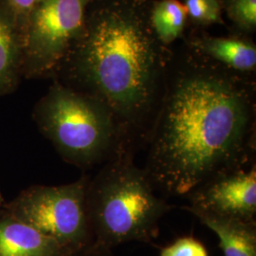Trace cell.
<instances>
[{
  "mask_svg": "<svg viewBox=\"0 0 256 256\" xmlns=\"http://www.w3.org/2000/svg\"><path fill=\"white\" fill-rule=\"evenodd\" d=\"M152 0H93L82 36L54 81L102 102L137 153L155 118L173 52L150 26Z\"/></svg>",
  "mask_w": 256,
  "mask_h": 256,
  "instance_id": "2",
  "label": "cell"
},
{
  "mask_svg": "<svg viewBox=\"0 0 256 256\" xmlns=\"http://www.w3.org/2000/svg\"><path fill=\"white\" fill-rule=\"evenodd\" d=\"M93 0H42L28 19L23 78L54 80L82 36Z\"/></svg>",
  "mask_w": 256,
  "mask_h": 256,
  "instance_id": "6",
  "label": "cell"
},
{
  "mask_svg": "<svg viewBox=\"0 0 256 256\" xmlns=\"http://www.w3.org/2000/svg\"><path fill=\"white\" fill-rule=\"evenodd\" d=\"M185 46L230 72L256 79V45L250 37L212 36L196 28L185 37Z\"/></svg>",
  "mask_w": 256,
  "mask_h": 256,
  "instance_id": "8",
  "label": "cell"
},
{
  "mask_svg": "<svg viewBox=\"0 0 256 256\" xmlns=\"http://www.w3.org/2000/svg\"><path fill=\"white\" fill-rule=\"evenodd\" d=\"M187 10L189 25L205 28L214 25L225 26L221 0H183Z\"/></svg>",
  "mask_w": 256,
  "mask_h": 256,
  "instance_id": "14",
  "label": "cell"
},
{
  "mask_svg": "<svg viewBox=\"0 0 256 256\" xmlns=\"http://www.w3.org/2000/svg\"><path fill=\"white\" fill-rule=\"evenodd\" d=\"M90 178L61 186H32L6 206V214L54 239L66 252L92 245L86 192Z\"/></svg>",
  "mask_w": 256,
  "mask_h": 256,
  "instance_id": "5",
  "label": "cell"
},
{
  "mask_svg": "<svg viewBox=\"0 0 256 256\" xmlns=\"http://www.w3.org/2000/svg\"><path fill=\"white\" fill-rule=\"evenodd\" d=\"M187 212L216 234L224 256H256V222Z\"/></svg>",
  "mask_w": 256,
  "mask_h": 256,
  "instance_id": "11",
  "label": "cell"
},
{
  "mask_svg": "<svg viewBox=\"0 0 256 256\" xmlns=\"http://www.w3.org/2000/svg\"><path fill=\"white\" fill-rule=\"evenodd\" d=\"M160 256H209V252L200 240L183 236L162 248Z\"/></svg>",
  "mask_w": 256,
  "mask_h": 256,
  "instance_id": "15",
  "label": "cell"
},
{
  "mask_svg": "<svg viewBox=\"0 0 256 256\" xmlns=\"http://www.w3.org/2000/svg\"><path fill=\"white\" fill-rule=\"evenodd\" d=\"M24 34L7 0H0V97L18 90L23 79Z\"/></svg>",
  "mask_w": 256,
  "mask_h": 256,
  "instance_id": "9",
  "label": "cell"
},
{
  "mask_svg": "<svg viewBox=\"0 0 256 256\" xmlns=\"http://www.w3.org/2000/svg\"><path fill=\"white\" fill-rule=\"evenodd\" d=\"M34 120L59 155L84 171L124 152L136 154L102 102L57 81L37 102Z\"/></svg>",
  "mask_w": 256,
  "mask_h": 256,
  "instance_id": "4",
  "label": "cell"
},
{
  "mask_svg": "<svg viewBox=\"0 0 256 256\" xmlns=\"http://www.w3.org/2000/svg\"><path fill=\"white\" fill-rule=\"evenodd\" d=\"M223 12L232 24L234 34L250 37L256 32V0H221Z\"/></svg>",
  "mask_w": 256,
  "mask_h": 256,
  "instance_id": "13",
  "label": "cell"
},
{
  "mask_svg": "<svg viewBox=\"0 0 256 256\" xmlns=\"http://www.w3.org/2000/svg\"><path fill=\"white\" fill-rule=\"evenodd\" d=\"M61 256H115L113 254V250H104L101 248L95 247V246H90L84 248L80 250L66 254Z\"/></svg>",
  "mask_w": 256,
  "mask_h": 256,
  "instance_id": "17",
  "label": "cell"
},
{
  "mask_svg": "<svg viewBox=\"0 0 256 256\" xmlns=\"http://www.w3.org/2000/svg\"><path fill=\"white\" fill-rule=\"evenodd\" d=\"M135 155L120 153L90 180L86 209L95 247L113 250L129 242L151 244L172 209L156 194L144 169L135 164Z\"/></svg>",
  "mask_w": 256,
  "mask_h": 256,
  "instance_id": "3",
  "label": "cell"
},
{
  "mask_svg": "<svg viewBox=\"0 0 256 256\" xmlns=\"http://www.w3.org/2000/svg\"><path fill=\"white\" fill-rule=\"evenodd\" d=\"M149 22L156 38L166 48L184 38L189 26L187 10L180 0H152Z\"/></svg>",
  "mask_w": 256,
  "mask_h": 256,
  "instance_id": "12",
  "label": "cell"
},
{
  "mask_svg": "<svg viewBox=\"0 0 256 256\" xmlns=\"http://www.w3.org/2000/svg\"><path fill=\"white\" fill-rule=\"evenodd\" d=\"M183 210L256 222V164L232 171L202 184L185 198Z\"/></svg>",
  "mask_w": 256,
  "mask_h": 256,
  "instance_id": "7",
  "label": "cell"
},
{
  "mask_svg": "<svg viewBox=\"0 0 256 256\" xmlns=\"http://www.w3.org/2000/svg\"><path fill=\"white\" fill-rule=\"evenodd\" d=\"M12 10L19 26L25 36V30L27 26L28 19L32 10L42 0H7Z\"/></svg>",
  "mask_w": 256,
  "mask_h": 256,
  "instance_id": "16",
  "label": "cell"
},
{
  "mask_svg": "<svg viewBox=\"0 0 256 256\" xmlns=\"http://www.w3.org/2000/svg\"><path fill=\"white\" fill-rule=\"evenodd\" d=\"M66 254L54 239L30 225L6 214L0 216V256H61Z\"/></svg>",
  "mask_w": 256,
  "mask_h": 256,
  "instance_id": "10",
  "label": "cell"
},
{
  "mask_svg": "<svg viewBox=\"0 0 256 256\" xmlns=\"http://www.w3.org/2000/svg\"><path fill=\"white\" fill-rule=\"evenodd\" d=\"M1 214H2V212H0V216H1Z\"/></svg>",
  "mask_w": 256,
  "mask_h": 256,
  "instance_id": "19",
  "label": "cell"
},
{
  "mask_svg": "<svg viewBox=\"0 0 256 256\" xmlns=\"http://www.w3.org/2000/svg\"><path fill=\"white\" fill-rule=\"evenodd\" d=\"M3 203H4V198H3V196H2L1 194H0V206H2Z\"/></svg>",
  "mask_w": 256,
  "mask_h": 256,
  "instance_id": "18",
  "label": "cell"
},
{
  "mask_svg": "<svg viewBox=\"0 0 256 256\" xmlns=\"http://www.w3.org/2000/svg\"><path fill=\"white\" fill-rule=\"evenodd\" d=\"M144 167L156 191L186 198L210 180L254 164L256 79L186 46L173 54L147 134Z\"/></svg>",
  "mask_w": 256,
  "mask_h": 256,
  "instance_id": "1",
  "label": "cell"
}]
</instances>
